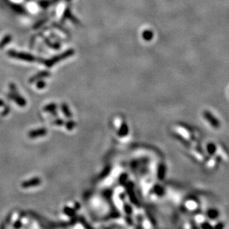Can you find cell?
Masks as SVG:
<instances>
[{"label":"cell","mask_w":229,"mask_h":229,"mask_svg":"<svg viewBox=\"0 0 229 229\" xmlns=\"http://www.w3.org/2000/svg\"><path fill=\"white\" fill-rule=\"evenodd\" d=\"M8 97L10 99H12L13 101H14L16 103L18 104V105H20V107H24L26 105V101L23 97H22L20 95V94H13V93H10L8 94Z\"/></svg>","instance_id":"obj_1"},{"label":"cell","mask_w":229,"mask_h":229,"mask_svg":"<svg viewBox=\"0 0 229 229\" xmlns=\"http://www.w3.org/2000/svg\"><path fill=\"white\" fill-rule=\"evenodd\" d=\"M42 181L41 179L38 177H34L32 178V179H29V180L24 181V183H22V187L23 188H31V187H34V186H37L41 184Z\"/></svg>","instance_id":"obj_2"},{"label":"cell","mask_w":229,"mask_h":229,"mask_svg":"<svg viewBox=\"0 0 229 229\" xmlns=\"http://www.w3.org/2000/svg\"><path fill=\"white\" fill-rule=\"evenodd\" d=\"M48 133V131L47 129L44 128H39V129H36V130H33L29 132L28 134V137L30 138H36V137H43V136H45Z\"/></svg>","instance_id":"obj_3"},{"label":"cell","mask_w":229,"mask_h":229,"mask_svg":"<svg viewBox=\"0 0 229 229\" xmlns=\"http://www.w3.org/2000/svg\"><path fill=\"white\" fill-rule=\"evenodd\" d=\"M50 76V73L47 72V71H43V72L39 73L38 74L35 75V76H33V77H31V79H30L29 83H34L35 81H38V80L42 79V78L48 77V76Z\"/></svg>","instance_id":"obj_4"},{"label":"cell","mask_w":229,"mask_h":229,"mask_svg":"<svg viewBox=\"0 0 229 229\" xmlns=\"http://www.w3.org/2000/svg\"><path fill=\"white\" fill-rule=\"evenodd\" d=\"M61 109H62V112H63V113L65 115V116L67 117V118L71 119V117H72V113H71L68 106V105L66 104V103H62V105H61Z\"/></svg>","instance_id":"obj_5"},{"label":"cell","mask_w":229,"mask_h":229,"mask_svg":"<svg viewBox=\"0 0 229 229\" xmlns=\"http://www.w3.org/2000/svg\"><path fill=\"white\" fill-rule=\"evenodd\" d=\"M57 108V105L55 104V103H50V104H48V105L45 106L44 108H43V111H45V112H53V111H55Z\"/></svg>","instance_id":"obj_6"},{"label":"cell","mask_w":229,"mask_h":229,"mask_svg":"<svg viewBox=\"0 0 229 229\" xmlns=\"http://www.w3.org/2000/svg\"><path fill=\"white\" fill-rule=\"evenodd\" d=\"M64 212L65 214H67L68 216L73 217V216H74L75 214H76V210L72 209H71V208L66 206V207L64 208Z\"/></svg>","instance_id":"obj_7"},{"label":"cell","mask_w":229,"mask_h":229,"mask_svg":"<svg viewBox=\"0 0 229 229\" xmlns=\"http://www.w3.org/2000/svg\"><path fill=\"white\" fill-rule=\"evenodd\" d=\"M76 123L74 121H73V120H69V121H68L65 123V126L68 131L73 130V127L76 126Z\"/></svg>","instance_id":"obj_8"},{"label":"cell","mask_w":229,"mask_h":229,"mask_svg":"<svg viewBox=\"0 0 229 229\" xmlns=\"http://www.w3.org/2000/svg\"><path fill=\"white\" fill-rule=\"evenodd\" d=\"M51 124L54 125H59V126H60V125H64L65 122H64V120H62V119H57V120H55L54 121L52 122Z\"/></svg>","instance_id":"obj_9"},{"label":"cell","mask_w":229,"mask_h":229,"mask_svg":"<svg viewBox=\"0 0 229 229\" xmlns=\"http://www.w3.org/2000/svg\"><path fill=\"white\" fill-rule=\"evenodd\" d=\"M46 85V83L45 82H43L42 80H38V83L36 84V87L38 89H43Z\"/></svg>","instance_id":"obj_10"},{"label":"cell","mask_w":229,"mask_h":229,"mask_svg":"<svg viewBox=\"0 0 229 229\" xmlns=\"http://www.w3.org/2000/svg\"><path fill=\"white\" fill-rule=\"evenodd\" d=\"M11 216H12V214H10L9 215H8V216H7L6 220H5V221L4 225H2V226H1V228H4V227L5 228V227H6L7 225H8V224H9L10 221V220H11Z\"/></svg>","instance_id":"obj_11"},{"label":"cell","mask_w":229,"mask_h":229,"mask_svg":"<svg viewBox=\"0 0 229 229\" xmlns=\"http://www.w3.org/2000/svg\"><path fill=\"white\" fill-rule=\"evenodd\" d=\"M13 227H14L15 228H21V227H22V222H21L20 220H17V221L14 223V225H13Z\"/></svg>","instance_id":"obj_12"},{"label":"cell","mask_w":229,"mask_h":229,"mask_svg":"<svg viewBox=\"0 0 229 229\" xmlns=\"http://www.w3.org/2000/svg\"><path fill=\"white\" fill-rule=\"evenodd\" d=\"M9 111H10V108H8V107H6V109H5V111H3V113H2V116H4V115H6L7 113H9Z\"/></svg>","instance_id":"obj_13"},{"label":"cell","mask_w":229,"mask_h":229,"mask_svg":"<svg viewBox=\"0 0 229 229\" xmlns=\"http://www.w3.org/2000/svg\"><path fill=\"white\" fill-rule=\"evenodd\" d=\"M79 208H80L79 204V203H75V210H76H76L79 209Z\"/></svg>","instance_id":"obj_14"},{"label":"cell","mask_w":229,"mask_h":229,"mask_svg":"<svg viewBox=\"0 0 229 229\" xmlns=\"http://www.w3.org/2000/svg\"><path fill=\"white\" fill-rule=\"evenodd\" d=\"M4 105H4V102H3L2 100H1V99H0V107H1V106H4Z\"/></svg>","instance_id":"obj_15"}]
</instances>
